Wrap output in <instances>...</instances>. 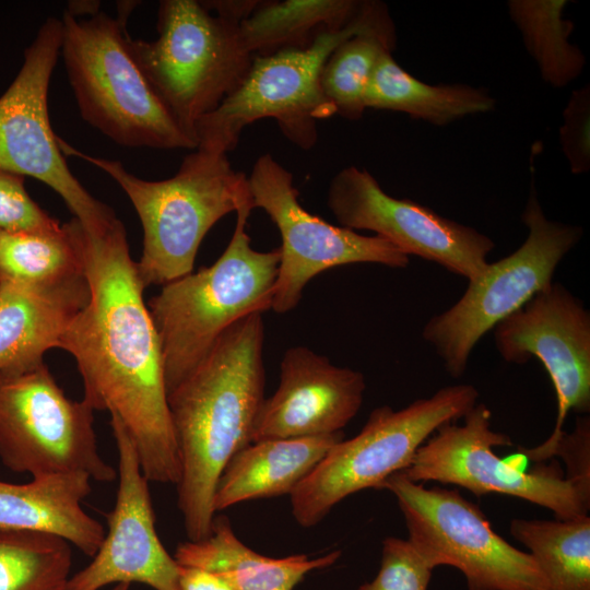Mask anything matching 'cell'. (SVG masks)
Wrapping results in <instances>:
<instances>
[{
	"mask_svg": "<svg viewBox=\"0 0 590 590\" xmlns=\"http://www.w3.org/2000/svg\"><path fill=\"white\" fill-rule=\"evenodd\" d=\"M0 460L32 477L84 473L102 483L117 479L98 451L93 408L68 398L44 361L0 370Z\"/></svg>",
	"mask_w": 590,
	"mask_h": 590,
	"instance_id": "30bf717a",
	"label": "cell"
},
{
	"mask_svg": "<svg viewBox=\"0 0 590 590\" xmlns=\"http://www.w3.org/2000/svg\"><path fill=\"white\" fill-rule=\"evenodd\" d=\"M510 533L536 562L545 590H590V517L514 519Z\"/></svg>",
	"mask_w": 590,
	"mask_h": 590,
	"instance_id": "d4e9b609",
	"label": "cell"
},
{
	"mask_svg": "<svg viewBox=\"0 0 590 590\" xmlns=\"http://www.w3.org/2000/svg\"><path fill=\"white\" fill-rule=\"evenodd\" d=\"M157 33L154 40L128 35L129 50L161 102L194 140L196 123L241 84L253 56L241 42L239 23L215 14L203 1H161Z\"/></svg>",
	"mask_w": 590,
	"mask_h": 590,
	"instance_id": "52a82bcc",
	"label": "cell"
},
{
	"mask_svg": "<svg viewBox=\"0 0 590 590\" xmlns=\"http://www.w3.org/2000/svg\"><path fill=\"white\" fill-rule=\"evenodd\" d=\"M247 178L255 208L264 210L282 238L273 311L286 314L297 307L307 283L329 269L353 263L409 266L410 257L387 239L332 225L306 211L292 173L270 153L257 158Z\"/></svg>",
	"mask_w": 590,
	"mask_h": 590,
	"instance_id": "5bb4252c",
	"label": "cell"
},
{
	"mask_svg": "<svg viewBox=\"0 0 590 590\" xmlns=\"http://www.w3.org/2000/svg\"><path fill=\"white\" fill-rule=\"evenodd\" d=\"M64 155L85 160L108 174L133 204L143 229L137 270L144 287L165 285L192 272L204 236L223 216L252 202L247 176L225 153L197 150L164 180H144L119 161L91 156L58 137ZM253 203V202H252Z\"/></svg>",
	"mask_w": 590,
	"mask_h": 590,
	"instance_id": "3957f363",
	"label": "cell"
},
{
	"mask_svg": "<svg viewBox=\"0 0 590 590\" xmlns=\"http://www.w3.org/2000/svg\"><path fill=\"white\" fill-rule=\"evenodd\" d=\"M24 184V176L0 169V229L38 234L59 232L62 224L30 197Z\"/></svg>",
	"mask_w": 590,
	"mask_h": 590,
	"instance_id": "4dcf8cb0",
	"label": "cell"
},
{
	"mask_svg": "<svg viewBox=\"0 0 590 590\" xmlns=\"http://www.w3.org/2000/svg\"><path fill=\"white\" fill-rule=\"evenodd\" d=\"M262 312L231 326L203 359L168 392L180 457L178 508L189 541L211 533L219 479L252 441L264 401Z\"/></svg>",
	"mask_w": 590,
	"mask_h": 590,
	"instance_id": "7a4b0ae2",
	"label": "cell"
},
{
	"mask_svg": "<svg viewBox=\"0 0 590 590\" xmlns=\"http://www.w3.org/2000/svg\"><path fill=\"white\" fill-rule=\"evenodd\" d=\"M91 481L84 473L50 474L25 484L0 481V529L52 534L93 556L105 529L82 507Z\"/></svg>",
	"mask_w": 590,
	"mask_h": 590,
	"instance_id": "ffe728a7",
	"label": "cell"
},
{
	"mask_svg": "<svg viewBox=\"0 0 590 590\" xmlns=\"http://www.w3.org/2000/svg\"><path fill=\"white\" fill-rule=\"evenodd\" d=\"M365 389L361 371L335 366L307 346H292L281 361L279 387L260 408L251 442L343 432Z\"/></svg>",
	"mask_w": 590,
	"mask_h": 590,
	"instance_id": "ac0fdd59",
	"label": "cell"
},
{
	"mask_svg": "<svg viewBox=\"0 0 590 590\" xmlns=\"http://www.w3.org/2000/svg\"><path fill=\"white\" fill-rule=\"evenodd\" d=\"M340 556L337 550L316 558L305 554L268 557L245 545L227 517L215 516L211 533L180 543L174 558L180 566L220 575L234 590H293L307 574L333 565Z\"/></svg>",
	"mask_w": 590,
	"mask_h": 590,
	"instance_id": "7402d4cb",
	"label": "cell"
},
{
	"mask_svg": "<svg viewBox=\"0 0 590 590\" xmlns=\"http://www.w3.org/2000/svg\"><path fill=\"white\" fill-rule=\"evenodd\" d=\"M433 569L409 539L388 536L382 541L378 574L358 590H428Z\"/></svg>",
	"mask_w": 590,
	"mask_h": 590,
	"instance_id": "f546056e",
	"label": "cell"
},
{
	"mask_svg": "<svg viewBox=\"0 0 590 590\" xmlns=\"http://www.w3.org/2000/svg\"><path fill=\"white\" fill-rule=\"evenodd\" d=\"M391 27L385 3L363 1L349 25L320 32L309 46L255 56L241 84L196 123V149L227 154L248 125L264 118H273L293 144L311 149L318 139L317 121L335 115L320 86L326 60L349 37Z\"/></svg>",
	"mask_w": 590,
	"mask_h": 590,
	"instance_id": "5b68a950",
	"label": "cell"
},
{
	"mask_svg": "<svg viewBox=\"0 0 590 590\" xmlns=\"http://www.w3.org/2000/svg\"><path fill=\"white\" fill-rule=\"evenodd\" d=\"M215 14L240 23L256 8L258 1H203Z\"/></svg>",
	"mask_w": 590,
	"mask_h": 590,
	"instance_id": "e575fe53",
	"label": "cell"
},
{
	"mask_svg": "<svg viewBox=\"0 0 590 590\" xmlns=\"http://www.w3.org/2000/svg\"><path fill=\"white\" fill-rule=\"evenodd\" d=\"M327 205L340 226L374 232L409 257L435 262L469 282L483 274L495 248L477 229L413 200L388 194L367 169L355 166L333 176Z\"/></svg>",
	"mask_w": 590,
	"mask_h": 590,
	"instance_id": "2e32d148",
	"label": "cell"
},
{
	"mask_svg": "<svg viewBox=\"0 0 590 590\" xmlns=\"http://www.w3.org/2000/svg\"><path fill=\"white\" fill-rule=\"evenodd\" d=\"M342 439L344 434L339 432L250 442L224 468L213 498L215 512L246 500L291 495Z\"/></svg>",
	"mask_w": 590,
	"mask_h": 590,
	"instance_id": "44dd1931",
	"label": "cell"
},
{
	"mask_svg": "<svg viewBox=\"0 0 590 590\" xmlns=\"http://www.w3.org/2000/svg\"><path fill=\"white\" fill-rule=\"evenodd\" d=\"M566 0H509L508 13L518 27L527 51L535 61L542 80L564 87L582 72L586 58L569 42L574 23L563 19Z\"/></svg>",
	"mask_w": 590,
	"mask_h": 590,
	"instance_id": "4316f807",
	"label": "cell"
},
{
	"mask_svg": "<svg viewBox=\"0 0 590 590\" xmlns=\"http://www.w3.org/2000/svg\"><path fill=\"white\" fill-rule=\"evenodd\" d=\"M252 202L236 211L232 238L210 267L162 286L148 303L156 328L167 393L209 353L239 319L271 309L280 248H252L246 226Z\"/></svg>",
	"mask_w": 590,
	"mask_h": 590,
	"instance_id": "277c9868",
	"label": "cell"
},
{
	"mask_svg": "<svg viewBox=\"0 0 590 590\" xmlns=\"http://www.w3.org/2000/svg\"><path fill=\"white\" fill-rule=\"evenodd\" d=\"M396 28L374 30L342 42L326 60L320 86L334 114L358 120L366 109L364 95L380 57L396 47Z\"/></svg>",
	"mask_w": 590,
	"mask_h": 590,
	"instance_id": "83f0119b",
	"label": "cell"
},
{
	"mask_svg": "<svg viewBox=\"0 0 590 590\" xmlns=\"http://www.w3.org/2000/svg\"><path fill=\"white\" fill-rule=\"evenodd\" d=\"M364 104L366 109L405 113L441 127L469 115L494 110L496 98L468 84L432 85L420 81L394 60L392 52H386L369 79Z\"/></svg>",
	"mask_w": 590,
	"mask_h": 590,
	"instance_id": "603a6c76",
	"label": "cell"
},
{
	"mask_svg": "<svg viewBox=\"0 0 590 590\" xmlns=\"http://www.w3.org/2000/svg\"><path fill=\"white\" fill-rule=\"evenodd\" d=\"M495 347L504 361L526 364L532 357L545 367L557 399V416L550 437L520 451L534 462L554 456L570 411H590V312L581 299L559 282L536 292L493 329Z\"/></svg>",
	"mask_w": 590,
	"mask_h": 590,
	"instance_id": "9a60e30c",
	"label": "cell"
},
{
	"mask_svg": "<svg viewBox=\"0 0 590 590\" xmlns=\"http://www.w3.org/2000/svg\"><path fill=\"white\" fill-rule=\"evenodd\" d=\"M477 398L474 386L460 384L401 410L374 409L362 430L332 446L291 493L294 519L304 528L314 527L347 496L379 489L390 475L411 464L417 449L441 425L462 418Z\"/></svg>",
	"mask_w": 590,
	"mask_h": 590,
	"instance_id": "ba28073f",
	"label": "cell"
},
{
	"mask_svg": "<svg viewBox=\"0 0 590 590\" xmlns=\"http://www.w3.org/2000/svg\"><path fill=\"white\" fill-rule=\"evenodd\" d=\"M88 299L86 275L54 287L0 279V370L43 361Z\"/></svg>",
	"mask_w": 590,
	"mask_h": 590,
	"instance_id": "d6986e66",
	"label": "cell"
},
{
	"mask_svg": "<svg viewBox=\"0 0 590 590\" xmlns=\"http://www.w3.org/2000/svg\"><path fill=\"white\" fill-rule=\"evenodd\" d=\"M521 220L529 231L522 245L488 263L450 308L423 328V339L453 378L465 373L473 349L488 331L553 282L556 268L583 235L580 226L546 217L534 181Z\"/></svg>",
	"mask_w": 590,
	"mask_h": 590,
	"instance_id": "9c48e42d",
	"label": "cell"
},
{
	"mask_svg": "<svg viewBox=\"0 0 590 590\" xmlns=\"http://www.w3.org/2000/svg\"><path fill=\"white\" fill-rule=\"evenodd\" d=\"M362 4L357 0L258 1L239 23V35L253 57L307 47L320 32L349 25Z\"/></svg>",
	"mask_w": 590,
	"mask_h": 590,
	"instance_id": "cb8c5ba5",
	"label": "cell"
},
{
	"mask_svg": "<svg viewBox=\"0 0 590 590\" xmlns=\"http://www.w3.org/2000/svg\"><path fill=\"white\" fill-rule=\"evenodd\" d=\"M590 418L581 415L576 418L571 433H563L554 455L562 456L568 470L567 477L590 485Z\"/></svg>",
	"mask_w": 590,
	"mask_h": 590,
	"instance_id": "d6a6232c",
	"label": "cell"
},
{
	"mask_svg": "<svg viewBox=\"0 0 590 590\" xmlns=\"http://www.w3.org/2000/svg\"><path fill=\"white\" fill-rule=\"evenodd\" d=\"M74 220L90 299L70 320L58 347L76 362L83 399L122 423L149 482L177 484L180 457L161 343L125 226L118 219L94 234Z\"/></svg>",
	"mask_w": 590,
	"mask_h": 590,
	"instance_id": "6da1fadb",
	"label": "cell"
},
{
	"mask_svg": "<svg viewBox=\"0 0 590 590\" xmlns=\"http://www.w3.org/2000/svg\"><path fill=\"white\" fill-rule=\"evenodd\" d=\"M85 275L74 219L50 234L0 229V279L54 287Z\"/></svg>",
	"mask_w": 590,
	"mask_h": 590,
	"instance_id": "484cf974",
	"label": "cell"
},
{
	"mask_svg": "<svg viewBox=\"0 0 590 590\" xmlns=\"http://www.w3.org/2000/svg\"><path fill=\"white\" fill-rule=\"evenodd\" d=\"M382 488L396 496L414 546L434 568H458L469 590H545L531 554L496 533L479 506L458 489L426 488L402 471L390 475Z\"/></svg>",
	"mask_w": 590,
	"mask_h": 590,
	"instance_id": "8fae6325",
	"label": "cell"
},
{
	"mask_svg": "<svg viewBox=\"0 0 590 590\" xmlns=\"http://www.w3.org/2000/svg\"><path fill=\"white\" fill-rule=\"evenodd\" d=\"M129 583H116L110 590H129Z\"/></svg>",
	"mask_w": 590,
	"mask_h": 590,
	"instance_id": "d590c367",
	"label": "cell"
},
{
	"mask_svg": "<svg viewBox=\"0 0 590 590\" xmlns=\"http://www.w3.org/2000/svg\"><path fill=\"white\" fill-rule=\"evenodd\" d=\"M461 425H441L416 451L403 474L413 482L436 481L461 486L476 496L488 493L518 497L552 510L556 519L588 515L590 485L564 477L556 465L524 471L500 459L494 447L511 446L510 437L492 429L484 403L470 409Z\"/></svg>",
	"mask_w": 590,
	"mask_h": 590,
	"instance_id": "7c38bea8",
	"label": "cell"
},
{
	"mask_svg": "<svg viewBox=\"0 0 590 590\" xmlns=\"http://www.w3.org/2000/svg\"><path fill=\"white\" fill-rule=\"evenodd\" d=\"M180 590H234L220 575L197 567L179 565Z\"/></svg>",
	"mask_w": 590,
	"mask_h": 590,
	"instance_id": "836d02e7",
	"label": "cell"
},
{
	"mask_svg": "<svg viewBox=\"0 0 590 590\" xmlns=\"http://www.w3.org/2000/svg\"><path fill=\"white\" fill-rule=\"evenodd\" d=\"M122 13L62 15L60 52L82 118L119 145L196 149L131 55Z\"/></svg>",
	"mask_w": 590,
	"mask_h": 590,
	"instance_id": "8992f818",
	"label": "cell"
},
{
	"mask_svg": "<svg viewBox=\"0 0 590 590\" xmlns=\"http://www.w3.org/2000/svg\"><path fill=\"white\" fill-rule=\"evenodd\" d=\"M71 546L52 534L0 529V590H67Z\"/></svg>",
	"mask_w": 590,
	"mask_h": 590,
	"instance_id": "f1b7e54d",
	"label": "cell"
},
{
	"mask_svg": "<svg viewBox=\"0 0 590 590\" xmlns=\"http://www.w3.org/2000/svg\"><path fill=\"white\" fill-rule=\"evenodd\" d=\"M62 22L48 17L24 51L23 64L0 96V169L31 176L54 189L94 234L117 220L71 173L48 114L49 81L61 50Z\"/></svg>",
	"mask_w": 590,
	"mask_h": 590,
	"instance_id": "4fadbf2b",
	"label": "cell"
},
{
	"mask_svg": "<svg viewBox=\"0 0 590 590\" xmlns=\"http://www.w3.org/2000/svg\"><path fill=\"white\" fill-rule=\"evenodd\" d=\"M117 448L118 489L105 515L108 530L91 563L71 576L67 590H99L107 585L139 582L155 590H180L179 565L155 528L149 480L122 423L110 416Z\"/></svg>",
	"mask_w": 590,
	"mask_h": 590,
	"instance_id": "e0dca14e",
	"label": "cell"
},
{
	"mask_svg": "<svg viewBox=\"0 0 590 590\" xmlns=\"http://www.w3.org/2000/svg\"><path fill=\"white\" fill-rule=\"evenodd\" d=\"M559 142L573 174L590 169V88L575 90L563 113Z\"/></svg>",
	"mask_w": 590,
	"mask_h": 590,
	"instance_id": "1f68e13d",
	"label": "cell"
}]
</instances>
